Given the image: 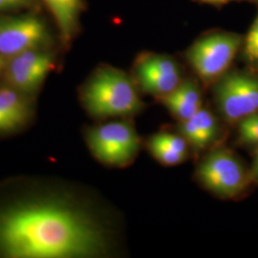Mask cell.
I'll return each mask as SVG.
<instances>
[{"mask_svg": "<svg viewBox=\"0 0 258 258\" xmlns=\"http://www.w3.org/2000/svg\"><path fill=\"white\" fill-rule=\"evenodd\" d=\"M38 184L0 199V258L107 256L114 231L65 187Z\"/></svg>", "mask_w": 258, "mask_h": 258, "instance_id": "6da1fadb", "label": "cell"}, {"mask_svg": "<svg viewBox=\"0 0 258 258\" xmlns=\"http://www.w3.org/2000/svg\"><path fill=\"white\" fill-rule=\"evenodd\" d=\"M80 98L83 108L98 120L131 116L144 106L128 76L107 65L93 72L83 84Z\"/></svg>", "mask_w": 258, "mask_h": 258, "instance_id": "7a4b0ae2", "label": "cell"}, {"mask_svg": "<svg viewBox=\"0 0 258 258\" xmlns=\"http://www.w3.org/2000/svg\"><path fill=\"white\" fill-rule=\"evenodd\" d=\"M85 141L93 156L109 166H127L140 150V138L127 120L106 122L87 129Z\"/></svg>", "mask_w": 258, "mask_h": 258, "instance_id": "3957f363", "label": "cell"}, {"mask_svg": "<svg viewBox=\"0 0 258 258\" xmlns=\"http://www.w3.org/2000/svg\"><path fill=\"white\" fill-rule=\"evenodd\" d=\"M241 45V37L230 33H214L195 41L187 59L206 83L219 78L231 65Z\"/></svg>", "mask_w": 258, "mask_h": 258, "instance_id": "277c9868", "label": "cell"}, {"mask_svg": "<svg viewBox=\"0 0 258 258\" xmlns=\"http://www.w3.org/2000/svg\"><path fill=\"white\" fill-rule=\"evenodd\" d=\"M196 174L209 190L224 198H232L241 194L249 181L238 158L225 148L213 150L205 157Z\"/></svg>", "mask_w": 258, "mask_h": 258, "instance_id": "5b68a950", "label": "cell"}, {"mask_svg": "<svg viewBox=\"0 0 258 258\" xmlns=\"http://www.w3.org/2000/svg\"><path fill=\"white\" fill-rule=\"evenodd\" d=\"M55 66V54L49 48L33 49L8 58L0 77L2 83L35 99Z\"/></svg>", "mask_w": 258, "mask_h": 258, "instance_id": "8992f818", "label": "cell"}, {"mask_svg": "<svg viewBox=\"0 0 258 258\" xmlns=\"http://www.w3.org/2000/svg\"><path fill=\"white\" fill-rule=\"evenodd\" d=\"M46 23L35 15L0 16V54L7 59L28 50L49 48Z\"/></svg>", "mask_w": 258, "mask_h": 258, "instance_id": "52a82bcc", "label": "cell"}, {"mask_svg": "<svg viewBox=\"0 0 258 258\" xmlns=\"http://www.w3.org/2000/svg\"><path fill=\"white\" fill-rule=\"evenodd\" d=\"M215 100L230 122L258 113V79L241 73L227 75L215 87Z\"/></svg>", "mask_w": 258, "mask_h": 258, "instance_id": "ba28073f", "label": "cell"}, {"mask_svg": "<svg viewBox=\"0 0 258 258\" xmlns=\"http://www.w3.org/2000/svg\"><path fill=\"white\" fill-rule=\"evenodd\" d=\"M136 77L145 92L161 99L182 83L179 65L167 55H148L140 60L136 66Z\"/></svg>", "mask_w": 258, "mask_h": 258, "instance_id": "9c48e42d", "label": "cell"}, {"mask_svg": "<svg viewBox=\"0 0 258 258\" xmlns=\"http://www.w3.org/2000/svg\"><path fill=\"white\" fill-rule=\"evenodd\" d=\"M34 115V98L7 84H0V136L25 127Z\"/></svg>", "mask_w": 258, "mask_h": 258, "instance_id": "30bf717a", "label": "cell"}, {"mask_svg": "<svg viewBox=\"0 0 258 258\" xmlns=\"http://www.w3.org/2000/svg\"><path fill=\"white\" fill-rule=\"evenodd\" d=\"M167 109L180 121L187 120L202 108V95L194 81H185L162 99Z\"/></svg>", "mask_w": 258, "mask_h": 258, "instance_id": "8fae6325", "label": "cell"}, {"mask_svg": "<svg viewBox=\"0 0 258 258\" xmlns=\"http://www.w3.org/2000/svg\"><path fill=\"white\" fill-rule=\"evenodd\" d=\"M180 131L188 144L205 149L212 144L218 132V123L211 111L201 108L191 118L181 121Z\"/></svg>", "mask_w": 258, "mask_h": 258, "instance_id": "7c38bea8", "label": "cell"}, {"mask_svg": "<svg viewBox=\"0 0 258 258\" xmlns=\"http://www.w3.org/2000/svg\"><path fill=\"white\" fill-rule=\"evenodd\" d=\"M54 18L59 33L60 40L64 45L74 38L78 30L79 19L83 10L82 0H42Z\"/></svg>", "mask_w": 258, "mask_h": 258, "instance_id": "4fadbf2b", "label": "cell"}, {"mask_svg": "<svg viewBox=\"0 0 258 258\" xmlns=\"http://www.w3.org/2000/svg\"><path fill=\"white\" fill-rule=\"evenodd\" d=\"M148 147L152 155L155 157L160 163L166 166H175L183 162L185 159V157L183 155L166 148L164 144L158 141L154 136L149 139Z\"/></svg>", "mask_w": 258, "mask_h": 258, "instance_id": "5bb4252c", "label": "cell"}, {"mask_svg": "<svg viewBox=\"0 0 258 258\" xmlns=\"http://www.w3.org/2000/svg\"><path fill=\"white\" fill-rule=\"evenodd\" d=\"M238 132L244 143L258 145V113L239 120Z\"/></svg>", "mask_w": 258, "mask_h": 258, "instance_id": "9a60e30c", "label": "cell"}, {"mask_svg": "<svg viewBox=\"0 0 258 258\" xmlns=\"http://www.w3.org/2000/svg\"><path fill=\"white\" fill-rule=\"evenodd\" d=\"M153 136L162 144H164L166 148L171 149L172 151H175L183 156H187L188 143L183 136H177L169 133H159Z\"/></svg>", "mask_w": 258, "mask_h": 258, "instance_id": "2e32d148", "label": "cell"}, {"mask_svg": "<svg viewBox=\"0 0 258 258\" xmlns=\"http://www.w3.org/2000/svg\"><path fill=\"white\" fill-rule=\"evenodd\" d=\"M245 54L251 61H258V18L250 28L245 43Z\"/></svg>", "mask_w": 258, "mask_h": 258, "instance_id": "e0dca14e", "label": "cell"}, {"mask_svg": "<svg viewBox=\"0 0 258 258\" xmlns=\"http://www.w3.org/2000/svg\"><path fill=\"white\" fill-rule=\"evenodd\" d=\"M37 0H0V13L32 8L37 4Z\"/></svg>", "mask_w": 258, "mask_h": 258, "instance_id": "ac0fdd59", "label": "cell"}, {"mask_svg": "<svg viewBox=\"0 0 258 258\" xmlns=\"http://www.w3.org/2000/svg\"><path fill=\"white\" fill-rule=\"evenodd\" d=\"M6 64H7V58L4 55L0 54V76L2 74V72L4 71Z\"/></svg>", "mask_w": 258, "mask_h": 258, "instance_id": "d6986e66", "label": "cell"}, {"mask_svg": "<svg viewBox=\"0 0 258 258\" xmlns=\"http://www.w3.org/2000/svg\"><path fill=\"white\" fill-rule=\"evenodd\" d=\"M253 171L255 173V175L258 176V150L256 153V157H255V161H254V168Z\"/></svg>", "mask_w": 258, "mask_h": 258, "instance_id": "ffe728a7", "label": "cell"}, {"mask_svg": "<svg viewBox=\"0 0 258 258\" xmlns=\"http://www.w3.org/2000/svg\"><path fill=\"white\" fill-rule=\"evenodd\" d=\"M207 2H212V3H223L226 1H230V0H205Z\"/></svg>", "mask_w": 258, "mask_h": 258, "instance_id": "44dd1931", "label": "cell"}]
</instances>
